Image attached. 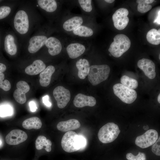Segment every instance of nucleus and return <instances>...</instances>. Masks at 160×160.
I'll use <instances>...</instances> for the list:
<instances>
[{
	"instance_id": "obj_1",
	"label": "nucleus",
	"mask_w": 160,
	"mask_h": 160,
	"mask_svg": "<svg viewBox=\"0 0 160 160\" xmlns=\"http://www.w3.org/2000/svg\"><path fill=\"white\" fill-rule=\"evenodd\" d=\"M86 144V140L84 136L71 131L66 132L61 141L63 149L68 153L74 152L82 149Z\"/></svg>"
},
{
	"instance_id": "obj_2",
	"label": "nucleus",
	"mask_w": 160,
	"mask_h": 160,
	"mask_svg": "<svg viewBox=\"0 0 160 160\" xmlns=\"http://www.w3.org/2000/svg\"><path fill=\"white\" fill-rule=\"evenodd\" d=\"M131 41L128 36L123 34H118L113 38L108 50L113 57H119L130 48Z\"/></svg>"
},
{
	"instance_id": "obj_3",
	"label": "nucleus",
	"mask_w": 160,
	"mask_h": 160,
	"mask_svg": "<svg viewBox=\"0 0 160 160\" xmlns=\"http://www.w3.org/2000/svg\"><path fill=\"white\" fill-rule=\"evenodd\" d=\"M110 71V68L107 65H91L88 75L89 81L92 85H97L107 79Z\"/></svg>"
},
{
	"instance_id": "obj_4",
	"label": "nucleus",
	"mask_w": 160,
	"mask_h": 160,
	"mask_svg": "<svg viewBox=\"0 0 160 160\" xmlns=\"http://www.w3.org/2000/svg\"><path fill=\"white\" fill-rule=\"evenodd\" d=\"M120 132L117 124L113 122L108 123L100 129L98 137L99 140L102 143H110L117 138Z\"/></svg>"
},
{
	"instance_id": "obj_5",
	"label": "nucleus",
	"mask_w": 160,
	"mask_h": 160,
	"mask_svg": "<svg viewBox=\"0 0 160 160\" xmlns=\"http://www.w3.org/2000/svg\"><path fill=\"white\" fill-rule=\"evenodd\" d=\"M113 89L114 94L125 103H132L137 98V93L135 90L127 87L121 84L114 85Z\"/></svg>"
},
{
	"instance_id": "obj_6",
	"label": "nucleus",
	"mask_w": 160,
	"mask_h": 160,
	"mask_svg": "<svg viewBox=\"0 0 160 160\" xmlns=\"http://www.w3.org/2000/svg\"><path fill=\"white\" fill-rule=\"evenodd\" d=\"M158 138L157 131L154 129H150L143 135L137 137L135 140V143L141 148H146L153 145Z\"/></svg>"
},
{
	"instance_id": "obj_7",
	"label": "nucleus",
	"mask_w": 160,
	"mask_h": 160,
	"mask_svg": "<svg viewBox=\"0 0 160 160\" xmlns=\"http://www.w3.org/2000/svg\"><path fill=\"white\" fill-rule=\"evenodd\" d=\"M14 26L17 31L21 34H25L28 31L29 22L27 13L20 10L16 13L14 19Z\"/></svg>"
},
{
	"instance_id": "obj_8",
	"label": "nucleus",
	"mask_w": 160,
	"mask_h": 160,
	"mask_svg": "<svg viewBox=\"0 0 160 160\" xmlns=\"http://www.w3.org/2000/svg\"><path fill=\"white\" fill-rule=\"evenodd\" d=\"M129 11L125 8H120L113 14L112 18L114 27L119 30L124 29L127 25L129 18L127 17Z\"/></svg>"
},
{
	"instance_id": "obj_9",
	"label": "nucleus",
	"mask_w": 160,
	"mask_h": 160,
	"mask_svg": "<svg viewBox=\"0 0 160 160\" xmlns=\"http://www.w3.org/2000/svg\"><path fill=\"white\" fill-rule=\"evenodd\" d=\"M53 95L57 102V106L60 108L65 107L71 98L69 91L62 86L55 87L53 91Z\"/></svg>"
},
{
	"instance_id": "obj_10",
	"label": "nucleus",
	"mask_w": 160,
	"mask_h": 160,
	"mask_svg": "<svg viewBox=\"0 0 160 160\" xmlns=\"http://www.w3.org/2000/svg\"><path fill=\"white\" fill-rule=\"evenodd\" d=\"M28 138L27 134L19 129L12 130L6 136V143L10 145L19 144L25 141Z\"/></svg>"
},
{
	"instance_id": "obj_11",
	"label": "nucleus",
	"mask_w": 160,
	"mask_h": 160,
	"mask_svg": "<svg viewBox=\"0 0 160 160\" xmlns=\"http://www.w3.org/2000/svg\"><path fill=\"white\" fill-rule=\"evenodd\" d=\"M17 89L13 93V97L15 100L18 103L23 104L26 101L25 93L30 90V87L25 81H20L16 84Z\"/></svg>"
},
{
	"instance_id": "obj_12",
	"label": "nucleus",
	"mask_w": 160,
	"mask_h": 160,
	"mask_svg": "<svg viewBox=\"0 0 160 160\" xmlns=\"http://www.w3.org/2000/svg\"><path fill=\"white\" fill-rule=\"evenodd\" d=\"M137 65L148 78L153 79L155 78L156 76L155 65L152 60L143 58L138 61Z\"/></svg>"
},
{
	"instance_id": "obj_13",
	"label": "nucleus",
	"mask_w": 160,
	"mask_h": 160,
	"mask_svg": "<svg viewBox=\"0 0 160 160\" xmlns=\"http://www.w3.org/2000/svg\"><path fill=\"white\" fill-rule=\"evenodd\" d=\"M73 103L75 106L78 108H82L86 106L93 107L95 105L96 101L92 96L79 93L75 97Z\"/></svg>"
},
{
	"instance_id": "obj_14",
	"label": "nucleus",
	"mask_w": 160,
	"mask_h": 160,
	"mask_svg": "<svg viewBox=\"0 0 160 160\" xmlns=\"http://www.w3.org/2000/svg\"><path fill=\"white\" fill-rule=\"evenodd\" d=\"M47 39L43 35L36 36L32 37L29 41L28 49L31 53H34L39 51L45 44Z\"/></svg>"
},
{
	"instance_id": "obj_15",
	"label": "nucleus",
	"mask_w": 160,
	"mask_h": 160,
	"mask_svg": "<svg viewBox=\"0 0 160 160\" xmlns=\"http://www.w3.org/2000/svg\"><path fill=\"white\" fill-rule=\"evenodd\" d=\"M48 48L49 54L52 56H55L61 52L62 46L60 41L54 37L47 38L45 44Z\"/></svg>"
},
{
	"instance_id": "obj_16",
	"label": "nucleus",
	"mask_w": 160,
	"mask_h": 160,
	"mask_svg": "<svg viewBox=\"0 0 160 160\" xmlns=\"http://www.w3.org/2000/svg\"><path fill=\"white\" fill-rule=\"evenodd\" d=\"M81 126L79 121L75 119H71L67 121L59 122L57 125V129L63 132H67L79 128Z\"/></svg>"
},
{
	"instance_id": "obj_17",
	"label": "nucleus",
	"mask_w": 160,
	"mask_h": 160,
	"mask_svg": "<svg viewBox=\"0 0 160 160\" xmlns=\"http://www.w3.org/2000/svg\"><path fill=\"white\" fill-rule=\"evenodd\" d=\"M66 50L69 57L73 59L82 55L85 50V47L80 43H71L68 46Z\"/></svg>"
},
{
	"instance_id": "obj_18",
	"label": "nucleus",
	"mask_w": 160,
	"mask_h": 160,
	"mask_svg": "<svg viewBox=\"0 0 160 160\" xmlns=\"http://www.w3.org/2000/svg\"><path fill=\"white\" fill-rule=\"evenodd\" d=\"M55 71L54 66H48L40 73L39 83L43 87H46L50 84L51 77Z\"/></svg>"
},
{
	"instance_id": "obj_19",
	"label": "nucleus",
	"mask_w": 160,
	"mask_h": 160,
	"mask_svg": "<svg viewBox=\"0 0 160 160\" xmlns=\"http://www.w3.org/2000/svg\"><path fill=\"white\" fill-rule=\"evenodd\" d=\"M46 66L45 64L42 60H37L25 68V72L29 75H36L43 71L46 68Z\"/></svg>"
},
{
	"instance_id": "obj_20",
	"label": "nucleus",
	"mask_w": 160,
	"mask_h": 160,
	"mask_svg": "<svg viewBox=\"0 0 160 160\" xmlns=\"http://www.w3.org/2000/svg\"><path fill=\"white\" fill-rule=\"evenodd\" d=\"M76 66L78 70L79 77L82 79H85L88 75L89 69L88 61L85 59H80L76 62Z\"/></svg>"
},
{
	"instance_id": "obj_21",
	"label": "nucleus",
	"mask_w": 160,
	"mask_h": 160,
	"mask_svg": "<svg viewBox=\"0 0 160 160\" xmlns=\"http://www.w3.org/2000/svg\"><path fill=\"white\" fill-rule=\"evenodd\" d=\"M83 22L82 18L76 16L69 19L63 23L64 29L68 31H73L81 25Z\"/></svg>"
},
{
	"instance_id": "obj_22",
	"label": "nucleus",
	"mask_w": 160,
	"mask_h": 160,
	"mask_svg": "<svg viewBox=\"0 0 160 160\" xmlns=\"http://www.w3.org/2000/svg\"><path fill=\"white\" fill-rule=\"evenodd\" d=\"M4 46L7 52L11 55H15L17 51V46L15 42V39L13 36L8 34L5 37Z\"/></svg>"
},
{
	"instance_id": "obj_23",
	"label": "nucleus",
	"mask_w": 160,
	"mask_h": 160,
	"mask_svg": "<svg viewBox=\"0 0 160 160\" xmlns=\"http://www.w3.org/2000/svg\"><path fill=\"white\" fill-rule=\"evenodd\" d=\"M42 125L41 120L37 117H33L27 119L22 123L23 127L27 129H39L41 127Z\"/></svg>"
},
{
	"instance_id": "obj_24",
	"label": "nucleus",
	"mask_w": 160,
	"mask_h": 160,
	"mask_svg": "<svg viewBox=\"0 0 160 160\" xmlns=\"http://www.w3.org/2000/svg\"><path fill=\"white\" fill-rule=\"evenodd\" d=\"M35 142L36 148L37 150H40L44 148L47 152H50L51 151L52 142L49 140L47 139L44 136H39L36 139Z\"/></svg>"
},
{
	"instance_id": "obj_25",
	"label": "nucleus",
	"mask_w": 160,
	"mask_h": 160,
	"mask_svg": "<svg viewBox=\"0 0 160 160\" xmlns=\"http://www.w3.org/2000/svg\"><path fill=\"white\" fill-rule=\"evenodd\" d=\"M37 2L41 9L48 12H53L57 8V3L55 0H39Z\"/></svg>"
},
{
	"instance_id": "obj_26",
	"label": "nucleus",
	"mask_w": 160,
	"mask_h": 160,
	"mask_svg": "<svg viewBox=\"0 0 160 160\" xmlns=\"http://www.w3.org/2000/svg\"><path fill=\"white\" fill-rule=\"evenodd\" d=\"M147 41L150 43L155 45L160 43V29L153 28L149 30L146 35Z\"/></svg>"
},
{
	"instance_id": "obj_27",
	"label": "nucleus",
	"mask_w": 160,
	"mask_h": 160,
	"mask_svg": "<svg viewBox=\"0 0 160 160\" xmlns=\"http://www.w3.org/2000/svg\"><path fill=\"white\" fill-rule=\"evenodd\" d=\"M75 35L83 37H88L92 36L93 31L92 29L87 27L81 25L73 31Z\"/></svg>"
},
{
	"instance_id": "obj_28",
	"label": "nucleus",
	"mask_w": 160,
	"mask_h": 160,
	"mask_svg": "<svg viewBox=\"0 0 160 160\" xmlns=\"http://www.w3.org/2000/svg\"><path fill=\"white\" fill-rule=\"evenodd\" d=\"M120 81L123 85L131 89H135L138 85L137 80L126 75L123 76L121 77Z\"/></svg>"
},
{
	"instance_id": "obj_29",
	"label": "nucleus",
	"mask_w": 160,
	"mask_h": 160,
	"mask_svg": "<svg viewBox=\"0 0 160 160\" xmlns=\"http://www.w3.org/2000/svg\"><path fill=\"white\" fill-rule=\"evenodd\" d=\"M138 4L137 6L138 11L141 13H144L149 11L152 8V6L147 4L145 0H137Z\"/></svg>"
},
{
	"instance_id": "obj_30",
	"label": "nucleus",
	"mask_w": 160,
	"mask_h": 160,
	"mask_svg": "<svg viewBox=\"0 0 160 160\" xmlns=\"http://www.w3.org/2000/svg\"><path fill=\"white\" fill-rule=\"evenodd\" d=\"M4 77L3 73L0 71V88L5 91H7L10 89L11 85L10 82L8 80H5L3 81Z\"/></svg>"
},
{
	"instance_id": "obj_31",
	"label": "nucleus",
	"mask_w": 160,
	"mask_h": 160,
	"mask_svg": "<svg viewBox=\"0 0 160 160\" xmlns=\"http://www.w3.org/2000/svg\"><path fill=\"white\" fill-rule=\"evenodd\" d=\"M12 113L13 109L10 105H5L0 106V116L5 117L10 116Z\"/></svg>"
},
{
	"instance_id": "obj_32",
	"label": "nucleus",
	"mask_w": 160,
	"mask_h": 160,
	"mask_svg": "<svg viewBox=\"0 0 160 160\" xmlns=\"http://www.w3.org/2000/svg\"><path fill=\"white\" fill-rule=\"evenodd\" d=\"M78 1L81 7L84 11L89 12L92 10V0H79Z\"/></svg>"
},
{
	"instance_id": "obj_33",
	"label": "nucleus",
	"mask_w": 160,
	"mask_h": 160,
	"mask_svg": "<svg viewBox=\"0 0 160 160\" xmlns=\"http://www.w3.org/2000/svg\"><path fill=\"white\" fill-rule=\"evenodd\" d=\"M126 158L128 160H146V156L143 153L139 152L135 156L131 153H128L126 155Z\"/></svg>"
},
{
	"instance_id": "obj_34",
	"label": "nucleus",
	"mask_w": 160,
	"mask_h": 160,
	"mask_svg": "<svg viewBox=\"0 0 160 160\" xmlns=\"http://www.w3.org/2000/svg\"><path fill=\"white\" fill-rule=\"evenodd\" d=\"M11 11V8L8 6H4L0 7V20L7 17Z\"/></svg>"
},
{
	"instance_id": "obj_35",
	"label": "nucleus",
	"mask_w": 160,
	"mask_h": 160,
	"mask_svg": "<svg viewBox=\"0 0 160 160\" xmlns=\"http://www.w3.org/2000/svg\"><path fill=\"white\" fill-rule=\"evenodd\" d=\"M160 137L157 141L153 145L152 147L153 152L156 155L160 156Z\"/></svg>"
},
{
	"instance_id": "obj_36",
	"label": "nucleus",
	"mask_w": 160,
	"mask_h": 160,
	"mask_svg": "<svg viewBox=\"0 0 160 160\" xmlns=\"http://www.w3.org/2000/svg\"><path fill=\"white\" fill-rule=\"evenodd\" d=\"M43 102L44 104L48 107L51 105V103L49 100V96L47 95L44 96L42 98Z\"/></svg>"
},
{
	"instance_id": "obj_37",
	"label": "nucleus",
	"mask_w": 160,
	"mask_h": 160,
	"mask_svg": "<svg viewBox=\"0 0 160 160\" xmlns=\"http://www.w3.org/2000/svg\"><path fill=\"white\" fill-rule=\"evenodd\" d=\"M30 110L32 112L35 111L37 109L35 103L33 101H31L29 103Z\"/></svg>"
},
{
	"instance_id": "obj_38",
	"label": "nucleus",
	"mask_w": 160,
	"mask_h": 160,
	"mask_svg": "<svg viewBox=\"0 0 160 160\" xmlns=\"http://www.w3.org/2000/svg\"><path fill=\"white\" fill-rule=\"evenodd\" d=\"M160 9L159 10L158 13V15L156 16V18L154 20L153 23H156L158 25L160 24Z\"/></svg>"
},
{
	"instance_id": "obj_39",
	"label": "nucleus",
	"mask_w": 160,
	"mask_h": 160,
	"mask_svg": "<svg viewBox=\"0 0 160 160\" xmlns=\"http://www.w3.org/2000/svg\"><path fill=\"white\" fill-rule=\"evenodd\" d=\"M6 65L3 63H0V71L3 72L6 69Z\"/></svg>"
},
{
	"instance_id": "obj_40",
	"label": "nucleus",
	"mask_w": 160,
	"mask_h": 160,
	"mask_svg": "<svg viewBox=\"0 0 160 160\" xmlns=\"http://www.w3.org/2000/svg\"><path fill=\"white\" fill-rule=\"evenodd\" d=\"M104 1L108 3H111L115 1L114 0H105Z\"/></svg>"
},
{
	"instance_id": "obj_41",
	"label": "nucleus",
	"mask_w": 160,
	"mask_h": 160,
	"mask_svg": "<svg viewBox=\"0 0 160 160\" xmlns=\"http://www.w3.org/2000/svg\"><path fill=\"white\" fill-rule=\"evenodd\" d=\"M157 100L158 101V102L160 103V94H159L158 95V96L157 97Z\"/></svg>"
},
{
	"instance_id": "obj_42",
	"label": "nucleus",
	"mask_w": 160,
	"mask_h": 160,
	"mask_svg": "<svg viewBox=\"0 0 160 160\" xmlns=\"http://www.w3.org/2000/svg\"><path fill=\"white\" fill-rule=\"evenodd\" d=\"M1 144V141L0 140V145Z\"/></svg>"
},
{
	"instance_id": "obj_43",
	"label": "nucleus",
	"mask_w": 160,
	"mask_h": 160,
	"mask_svg": "<svg viewBox=\"0 0 160 160\" xmlns=\"http://www.w3.org/2000/svg\"><path fill=\"white\" fill-rule=\"evenodd\" d=\"M159 59H160V54L159 55Z\"/></svg>"
}]
</instances>
